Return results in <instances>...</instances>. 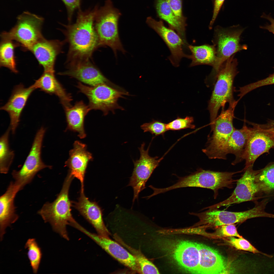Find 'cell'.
I'll return each mask as SVG.
<instances>
[{
    "label": "cell",
    "instance_id": "obj_18",
    "mask_svg": "<svg viewBox=\"0 0 274 274\" xmlns=\"http://www.w3.org/2000/svg\"><path fill=\"white\" fill-rule=\"evenodd\" d=\"M36 88L32 85L26 88L22 84L16 85L8 101L0 108L8 113L10 118V127L14 134L20 121L22 113L29 97Z\"/></svg>",
    "mask_w": 274,
    "mask_h": 274
},
{
    "label": "cell",
    "instance_id": "obj_22",
    "mask_svg": "<svg viewBox=\"0 0 274 274\" xmlns=\"http://www.w3.org/2000/svg\"><path fill=\"white\" fill-rule=\"evenodd\" d=\"M62 45L59 40H48L43 37L35 43L29 51L43 67L44 72L54 73L55 60L61 52Z\"/></svg>",
    "mask_w": 274,
    "mask_h": 274
},
{
    "label": "cell",
    "instance_id": "obj_40",
    "mask_svg": "<svg viewBox=\"0 0 274 274\" xmlns=\"http://www.w3.org/2000/svg\"><path fill=\"white\" fill-rule=\"evenodd\" d=\"M67 9L68 19L70 21L75 10L80 8L81 0H62Z\"/></svg>",
    "mask_w": 274,
    "mask_h": 274
},
{
    "label": "cell",
    "instance_id": "obj_14",
    "mask_svg": "<svg viewBox=\"0 0 274 274\" xmlns=\"http://www.w3.org/2000/svg\"><path fill=\"white\" fill-rule=\"evenodd\" d=\"M150 144L145 150V143L143 142L141 147L138 148L140 153L139 159L133 161L134 167L127 185L131 186L133 190V204L136 199H138L139 193L146 188L147 182L163 158L158 159V157H153L149 155Z\"/></svg>",
    "mask_w": 274,
    "mask_h": 274
},
{
    "label": "cell",
    "instance_id": "obj_33",
    "mask_svg": "<svg viewBox=\"0 0 274 274\" xmlns=\"http://www.w3.org/2000/svg\"><path fill=\"white\" fill-rule=\"evenodd\" d=\"M115 238L121 244L127 249L136 258L140 267L141 273L158 274L157 268L147 259L139 250H136L126 244L116 236Z\"/></svg>",
    "mask_w": 274,
    "mask_h": 274
},
{
    "label": "cell",
    "instance_id": "obj_36",
    "mask_svg": "<svg viewBox=\"0 0 274 274\" xmlns=\"http://www.w3.org/2000/svg\"><path fill=\"white\" fill-rule=\"evenodd\" d=\"M193 117L186 116L184 118L178 117L176 119L166 124L167 130H178L187 128L194 129L195 126L193 124Z\"/></svg>",
    "mask_w": 274,
    "mask_h": 274
},
{
    "label": "cell",
    "instance_id": "obj_7",
    "mask_svg": "<svg viewBox=\"0 0 274 274\" xmlns=\"http://www.w3.org/2000/svg\"><path fill=\"white\" fill-rule=\"evenodd\" d=\"M244 29L239 25L227 28L215 27L212 41L216 58L210 77L216 79L220 70L229 58L237 52L247 49L246 45L240 43L241 36Z\"/></svg>",
    "mask_w": 274,
    "mask_h": 274
},
{
    "label": "cell",
    "instance_id": "obj_9",
    "mask_svg": "<svg viewBox=\"0 0 274 274\" xmlns=\"http://www.w3.org/2000/svg\"><path fill=\"white\" fill-rule=\"evenodd\" d=\"M236 105H229L211 124V136H209L206 146L202 150L210 159H222V153L235 128L233 125L234 110Z\"/></svg>",
    "mask_w": 274,
    "mask_h": 274
},
{
    "label": "cell",
    "instance_id": "obj_19",
    "mask_svg": "<svg viewBox=\"0 0 274 274\" xmlns=\"http://www.w3.org/2000/svg\"><path fill=\"white\" fill-rule=\"evenodd\" d=\"M68 67L67 70L59 74L75 78L91 86L106 84L117 88L89 60L79 62L68 66Z\"/></svg>",
    "mask_w": 274,
    "mask_h": 274
},
{
    "label": "cell",
    "instance_id": "obj_44",
    "mask_svg": "<svg viewBox=\"0 0 274 274\" xmlns=\"http://www.w3.org/2000/svg\"><path fill=\"white\" fill-rule=\"evenodd\" d=\"M259 126L261 128L267 131L274 135V120H268L266 123L259 124Z\"/></svg>",
    "mask_w": 274,
    "mask_h": 274
},
{
    "label": "cell",
    "instance_id": "obj_15",
    "mask_svg": "<svg viewBox=\"0 0 274 274\" xmlns=\"http://www.w3.org/2000/svg\"><path fill=\"white\" fill-rule=\"evenodd\" d=\"M252 126L242 157L245 161L246 168L253 166L257 159L274 147V135L258 127L255 123L245 121Z\"/></svg>",
    "mask_w": 274,
    "mask_h": 274
},
{
    "label": "cell",
    "instance_id": "obj_25",
    "mask_svg": "<svg viewBox=\"0 0 274 274\" xmlns=\"http://www.w3.org/2000/svg\"><path fill=\"white\" fill-rule=\"evenodd\" d=\"M54 74L44 72L33 85L36 89L39 88L46 93L57 96L64 108L71 106L72 99L71 94L67 92L56 78Z\"/></svg>",
    "mask_w": 274,
    "mask_h": 274
},
{
    "label": "cell",
    "instance_id": "obj_23",
    "mask_svg": "<svg viewBox=\"0 0 274 274\" xmlns=\"http://www.w3.org/2000/svg\"><path fill=\"white\" fill-rule=\"evenodd\" d=\"M22 190L15 182H11L5 192L0 198V237L2 240L6 228L15 222L18 215L15 212L14 203L17 193Z\"/></svg>",
    "mask_w": 274,
    "mask_h": 274
},
{
    "label": "cell",
    "instance_id": "obj_27",
    "mask_svg": "<svg viewBox=\"0 0 274 274\" xmlns=\"http://www.w3.org/2000/svg\"><path fill=\"white\" fill-rule=\"evenodd\" d=\"M156 7L159 16L167 22L170 28L178 33L182 40L185 46L189 44L186 36V18L177 16L171 9L167 0H156Z\"/></svg>",
    "mask_w": 274,
    "mask_h": 274
},
{
    "label": "cell",
    "instance_id": "obj_5",
    "mask_svg": "<svg viewBox=\"0 0 274 274\" xmlns=\"http://www.w3.org/2000/svg\"><path fill=\"white\" fill-rule=\"evenodd\" d=\"M235 172H219L204 170L202 169L184 177H178V180L170 186L160 188V192L164 193L178 188L195 187L210 189L213 191L215 198L219 189L224 187L232 188L237 181L233 179Z\"/></svg>",
    "mask_w": 274,
    "mask_h": 274
},
{
    "label": "cell",
    "instance_id": "obj_31",
    "mask_svg": "<svg viewBox=\"0 0 274 274\" xmlns=\"http://www.w3.org/2000/svg\"><path fill=\"white\" fill-rule=\"evenodd\" d=\"M10 131L9 127L0 139V171L3 174L8 172L14 156V151L9 146V137Z\"/></svg>",
    "mask_w": 274,
    "mask_h": 274
},
{
    "label": "cell",
    "instance_id": "obj_11",
    "mask_svg": "<svg viewBox=\"0 0 274 274\" xmlns=\"http://www.w3.org/2000/svg\"><path fill=\"white\" fill-rule=\"evenodd\" d=\"M163 242L162 249L181 269L199 274L200 253L196 242L180 240Z\"/></svg>",
    "mask_w": 274,
    "mask_h": 274
},
{
    "label": "cell",
    "instance_id": "obj_3",
    "mask_svg": "<svg viewBox=\"0 0 274 274\" xmlns=\"http://www.w3.org/2000/svg\"><path fill=\"white\" fill-rule=\"evenodd\" d=\"M234 55L223 64L217 76L213 91L208 104L211 123L217 117L218 111L224 108L226 104L236 105L233 97L234 80L238 74V61Z\"/></svg>",
    "mask_w": 274,
    "mask_h": 274
},
{
    "label": "cell",
    "instance_id": "obj_20",
    "mask_svg": "<svg viewBox=\"0 0 274 274\" xmlns=\"http://www.w3.org/2000/svg\"><path fill=\"white\" fill-rule=\"evenodd\" d=\"M74 206L93 226L97 234L109 237L110 233L104 223L101 208L96 202L86 196L84 190L81 189L80 196L77 202H74Z\"/></svg>",
    "mask_w": 274,
    "mask_h": 274
},
{
    "label": "cell",
    "instance_id": "obj_12",
    "mask_svg": "<svg viewBox=\"0 0 274 274\" xmlns=\"http://www.w3.org/2000/svg\"><path fill=\"white\" fill-rule=\"evenodd\" d=\"M45 129L41 127L37 131L29 152L21 168L13 170L12 173L15 182L22 189L30 183L36 174L44 168H51V166L45 164L41 158V151Z\"/></svg>",
    "mask_w": 274,
    "mask_h": 274
},
{
    "label": "cell",
    "instance_id": "obj_35",
    "mask_svg": "<svg viewBox=\"0 0 274 274\" xmlns=\"http://www.w3.org/2000/svg\"><path fill=\"white\" fill-rule=\"evenodd\" d=\"M227 241L232 246L241 250L249 251L254 253H259L269 257L271 255L260 251L252 245L248 241L243 237L237 238L233 236L228 237Z\"/></svg>",
    "mask_w": 274,
    "mask_h": 274
},
{
    "label": "cell",
    "instance_id": "obj_13",
    "mask_svg": "<svg viewBox=\"0 0 274 274\" xmlns=\"http://www.w3.org/2000/svg\"><path fill=\"white\" fill-rule=\"evenodd\" d=\"M253 166H250L243 169L244 173L237 180L236 187L230 197L207 208L218 209L234 204L253 201L256 199L258 194L261 193L256 179L259 170H254Z\"/></svg>",
    "mask_w": 274,
    "mask_h": 274
},
{
    "label": "cell",
    "instance_id": "obj_26",
    "mask_svg": "<svg viewBox=\"0 0 274 274\" xmlns=\"http://www.w3.org/2000/svg\"><path fill=\"white\" fill-rule=\"evenodd\" d=\"M250 131V127H248L245 123L241 129L235 128L223 149L222 159H226L227 154H232L235 157L232 165L241 162Z\"/></svg>",
    "mask_w": 274,
    "mask_h": 274
},
{
    "label": "cell",
    "instance_id": "obj_34",
    "mask_svg": "<svg viewBox=\"0 0 274 274\" xmlns=\"http://www.w3.org/2000/svg\"><path fill=\"white\" fill-rule=\"evenodd\" d=\"M25 247L28 250L27 256L29 260L33 272L37 273L38 271L42 256L40 248L34 238L28 239Z\"/></svg>",
    "mask_w": 274,
    "mask_h": 274
},
{
    "label": "cell",
    "instance_id": "obj_10",
    "mask_svg": "<svg viewBox=\"0 0 274 274\" xmlns=\"http://www.w3.org/2000/svg\"><path fill=\"white\" fill-rule=\"evenodd\" d=\"M76 87L80 92L88 98L90 110H100L105 115L109 111L114 113L116 109L124 110L118 104V100L120 98H124V95H130L127 92L106 84L89 86L78 82Z\"/></svg>",
    "mask_w": 274,
    "mask_h": 274
},
{
    "label": "cell",
    "instance_id": "obj_4",
    "mask_svg": "<svg viewBox=\"0 0 274 274\" xmlns=\"http://www.w3.org/2000/svg\"><path fill=\"white\" fill-rule=\"evenodd\" d=\"M267 202L264 200L257 203L253 208L240 212L220 210L218 209H208L205 211L198 213L191 212L192 215L198 217L199 221L195 226L206 228H216L224 225L243 222L254 218H271L272 214L266 212L265 210Z\"/></svg>",
    "mask_w": 274,
    "mask_h": 274
},
{
    "label": "cell",
    "instance_id": "obj_42",
    "mask_svg": "<svg viewBox=\"0 0 274 274\" xmlns=\"http://www.w3.org/2000/svg\"><path fill=\"white\" fill-rule=\"evenodd\" d=\"M225 1V0H214L213 3V15L209 26L210 29H212L213 25Z\"/></svg>",
    "mask_w": 274,
    "mask_h": 274
},
{
    "label": "cell",
    "instance_id": "obj_17",
    "mask_svg": "<svg viewBox=\"0 0 274 274\" xmlns=\"http://www.w3.org/2000/svg\"><path fill=\"white\" fill-rule=\"evenodd\" d=\"M77 229L94 241L107 253L132 270L141 273L135 257L116 242L105 237L89 231L80 225Z\"/></svg>",
    "mask_w": 274,
    "mask_h": 274
},
{
    "label": "cell",
    "instance_id": "obj_16",
    "mask_svg": "<svg viewBox=\"0 0 274 274\" xmlns=\"http://www.w3.org/2000/svg\"><path fill=\"white\" fill-rule=\"evenodd\" d=\"M146 23L160 36L168 48L171 54L168 59L173 66H179L183 58L190 59V55L184 52L183 47L185 46L182 40L175 30L166 27L162 21H157L151 17L147 18Z\"/></svg>",
    "mask_w": 274,
    "mask_h": 274
},
{
    "label": "cell",
    "instance_id": "obj_1",
    "mask_svg": "<svg viewBox=\"0 0 274 274\" xmlns=\"http://www.w3.org/2000/svg\"><path fill=\"white\" fill-rule=\"evenodd\" d=\"M97 8L82 12L79 10L75 23L65 25L64 33L68 43V65L86 61L100 46L94 22Z\"/></svg>",
    "mask_w": 274,
    "mask_h": 274
},
{
    "label": "cell",
    "instance_id": "obj_8",
    "mask_svg": "<svg viewBox=\"0 0 274 274\" xmlns=\"http://www.w3.org/2000/svg\"><path fill=\"white\" fill-rule=\"evenodd\" d=\"M43 19L28 12H25L18 18L15 25L9 31L1 34L2 40L16 42L24 51H29L32 46L43 38L41 32Z\"/></svg>",
    "mask_w": 274,
    "mask_h": 274
},
{
    "label": "cell",
    "instance_id": "obj_6",
    "mask_svg": "<svg viewBox=\"0 0 274 274\" xmlns=\"http://www.w3.org/2000/svg\"><path fill=\"white\" fill-rule=\"evenodd\" d=\"M121 15L119 11L113 6L111 0H107L104 6L97 9L94 27L100 46H108L116 57L117 51L126 52L119 36L118 23Z\"/></svg>",
    "mask_w": 274,
    "mask_h": 274
},
{
    "label": "cell",
    "instance_id": "obj_45",
    "mask_svg": "<svg viewBox=\"0 0 274 274\" xmlns=\"http://www.w3.org/2000/svg\"><path fill=\"white\" fill-rule=\"evenodd\" d=\"M214 0H211L212 2H213Z\"/></svg>",
    "mask_w": 274,
    "mask_h": 274
},
{
    "label": "cell",
    "instance_id": "obj_21",
    "mask_svg": "<svg viewBox=\"0 0 274 274\" xmlns=\"http://www.w3.org/2000/svg\"><path fill=\"white\" fill-rule=\"evenodd\" d=\"M200 253L199 274H225L229 271L225 258L216 250L196 242Z\"/></svg>",
    "mask_w": 274,
    "mask_h": 274
},
{
    "label": "cell",
    "instance_id": "obj_46",
    "mask_svg": "<svg viewBox=\"0 0 274 274\" xmlns=\"http://www.w3.org/2000/svg\"><path fill=\"white\" fill-rule=\"evenodd\" d=\"M168 1V0H167Z\"/></svg>",
    "mask_w": 274,
    "mask_h": 274
},
{
    "label": "cell",
    "instance_id": "obj_39",
    "mask_svg": "<svg viewBox=\"0 0 274 274\" xmlns=\"http://www.w3.org/2000/svg\"><path fill=\"white\" fill-rule=\"evenodd\" d=\"M215 231L213 234L216 238L231 236L242 237L238 232L234 224L224 225L217 227Z\"/></svg>",
    "mask_w": 274,
    "mask_h": 274
},
{
    "label": "cell",
    "instance_id": "obj_2",
    "mask_svg": "<svg viewBox=\"0 0 274 274\" xmlns=\"http://www.w3.org/2000/svg\"><path fill=\"white\" fill-rule=\"evenodd\" d=\"M74 177L68 173L62 189L53 202H47L38 211L45 222L50 224L53 230L62 237L68 240L67 225L74 219L71 212V201L69 191Z\"/></svg>",
    "mask_w": 274,
    "mask_h": 274
},
{
    "label": "cell",
    "instance_id": "obj_28",
    "mask_svg": "<svg viewBox=\"0 0 274 274\" xmlns=\"http://www.w3.org/2000/svg\"><path fill=\"white\" fill-rule=\"evenodd\" d=\"M67 128L78 132L81 139L86 136L84 127V118L91 110L89 106L82 100L76 102L73 106L64 108Z\"/></svg>",
    "mask_w": 274,
    "mask_h": 274
},
{
    "label": "cell",
    "instance_id": "obj_37",
    "mask_svg": "<svg viewBox=\"0 0 274 274\" xmlns=\"http://www.w3.org/2000/svg\"><path fill=\"white\" fill-rule=\"evenodd\" d=\"M166 124L160 121L153 120L150 122L143 124L141 128L144 132H149L155 136L163 135L167 131Z\"/></svg>",
    "mask_w": 274,
    "mask_h": 274
},
{
    "label": "cell",
    "instance_id": "obj_29",
    "mask_svg": "<svg viewBox=\"0 0 274 274\" xmlns=\"http://www.w3.org/2000/svg\"><path fill=\"white\" fill-rule=\"evenodd\" d=\"M188 48L191 51L189 66L205 65L213 67L216 60V52L213 45L205 44L199 46L190 45Z\"/></svg>",
    "mask_w": 274,
    "mask_h": 274
},
{
    "label": "cell",
    "instance_id": "obj_30",
    "mask_svg": "<svg viewBox=\"0 0 274 274\" xmlns=\"http://www.w3.org/2000/svg\"><path fill=\"white\" fill-rule=\"evenodd\" d=\"M20 46L16 42L11 40H2L0 45V66L18 73L14 55V49Z\"/></svg>",
    "mask_w": 274,
    "mask_h": 274
},
{
    "label": "cell",
    "instance_id": "obj_24",
    "mask_svg": "<svg viewBox=\"0 0 274 274\" xmlns=\"http://www.w3.org/2000/svg\"><path fill=\"white\" fill-rule=\"evenodd\" d=\"M86 145L76 141L69 152L70 157L65 163L69 169V173L80 181L81 189H84V177L88 162L92 159L91 154L87 150Z\"/></svg>",
    "mask_w": 274,
    "mask_h": 274
},
{
    "label": "cell",
    "instance_id": "obj_43",
    "mask_svg": "<svg viewBox=\"0 0 274 274\" xmlns=\"http://www.w3.org/2000/svg\"><path fill=\"white\" fill-rule=\"evenodd\" d=\"M261 17L268 20L270 22V24H267L260 27L262 29L267 30L274 34V19L269 14L267 15L263 13Z\"/></svg>",
    "mask_w": 274,
    "mask_h": 274
},
{
    "label": "cell",
    "instance_id": "obj_32",
    "mask_svg": "<svg viewBox=\"0 0 274 274\" xmlns=\"http://www.w3.org/2000/svg\"><path fill=\"white\" fill-rule=\"evenodd\" d=\"M256 180L262 193L274 196V163L259 170Z\"/></svg>",
    "mask_w": 274,
    "mask_h": 274
},
{
    "label": "cell",
    "instance_id": "obj_41",
    "mask_svg": "<svg viewBox=\"0 0 274 274\" xmlns=\"http://www.w3.org/2000/svg\"><path fill=\"white\" fill-rule=\"evenodd\" d=\"M168 1L176 15L181 18H185L182 13V0H168Z\"/></svg>",
    "mask_w": 274,
    "mask_h": 274
},
{
    "label": "cell",
    "instance_id": "obj_38",
    "mask_svg": "<svg viewBox=\"0 0 274 274\" xmlns=\"http://www.w3.org/2000/svg\"><path fill=\"white\" fill-rule=\"evenodd\" d=\"M274 84V73L264 79L240 87L238 90L240 95L243 97L250 91L259 87Z\"/></svg>",
    "mask_w": 274,
    "mask_h": 274
}]
</instances>
